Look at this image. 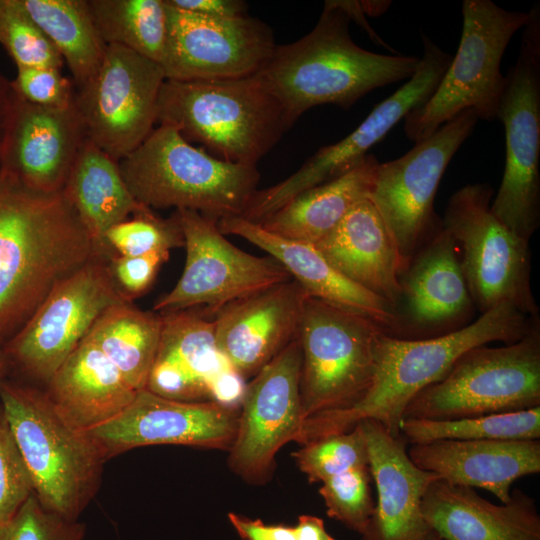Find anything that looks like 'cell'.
Segmentation results:
<instances>
[{
    "mask_svg": "<svg viewBox=\"0 0 540 540\" xmlns=\"http://www.w3.org/2000/svg\"><path fill=\"white\" fill-rule=\"evenodd\" d=\"M98 257L63 190L38 192L0 169V340Z\"/></svg>",
    "mask_w": 540,
    "mask_h": 540,
    "instance_id": "cell-1",
    "label": "cell"
},
{
    "mask_svg": "<svg viewBox=\"0 0 540 540\" xmlns=\"http://www.w3.org/2000/svg\"><path fill=\"white\" fill-rule=\"evenodd\" d=\"M539 319L508 303L499 304L451 333L421 340L394 338L381 330L375 345V370L370 389L351 408L305 419L296 442L343 433L373 420L399 437L406 406L423 388L441 380L466 351L488 343L522 339Z\"/></svg>",
    "mask_w": 540,
    "mask_h": 540,
    "instance_id": "cell-2",
    "label": "cell"
},
{
    "mask_svg": "<svg viewBox=\"0 0 540 540\" xmlns=\"http://www.w3.org/2000/svg\"><path fill=\"white\" fill-rule=\"evenodd\" d=\"M349 22L338 1H326L314 28L293 43L276 44L257 73L282 103L291 125L315 106L348 109L372 90L415 73L419 57L363 49L351 38Z\"/></svg>",
    "mask_w": 540,
    "mask_h": 540,
    "instance_id": "cell-3",
    "label": "cell"
},
{
    "mask_svg": "<svg viewBox=\"0 0 540 540\" xmlns=\"http://www.w3.org/2000/svg\"><path fill=\"white\" fill-rule=\"evenodd\" d=\"M157 123L232 163L256 165L292 126L280 100L256 73L204 81L165 80Z\"/></svg>",
    "mask_w": 540,
    "mask_h": 540,
    "instance_id": "cell-4",
    "label": "cell"
},
{
    "mask_svg": "<svg viewBox=\"0 0 540 540\" xmlns=\"http://www.w3.org/2000/svg\"><path fill=\"white\" fill-rule=\"evenodd\" d=\"M119 167L140 204L192 210L216 221L243 215L260 176L256 165L218 159L163 124Z\"/></svg>",
    "mask_w": 540,
    "mask_h": 540,
    "instance_id": "cell-5",
    "label": "cell"
},
{
    "mask_svg": "<svg viewBox=\"0 0 540 540\" xmlns=\"http://www.w3.org/2000/svg\"><path fill=\"white\" fill-rule=\"evenodd\" d=\"M0 405L40 504L78 521L100 487L107 461L101 448L59 415L46 392L2 380Z\"/></svg>",
    "mask_w": 540,
    "mask_h": 540,
    "instance_id": "cell-6",
    "label": "cell"
},
{
    "mask_svg": "<svg viewBox=\"0 0 540 540\" xmlns=\"http://www.w3.org/2000/svg\"><path fill=\"white\" fill-rule=\"evenodd\" d=\"M462 17L456 55L431 97L404 118L405 134L413 142L464 110H473L478 119H497L505 84L501 60L529 13L505 10L491 0H464Z\"/></svg>",
    "mask_w": 540,
    "mask_h": 540,
    "instance_id": "cell-7",
    "label": "cell"
},
{
    "mask_svg": "<svg viewBox=\"0 0 540 540\" xmlns=\"http://www.w3.org/2000/svg\"><path fill=\"white\" fill-rule=\"evenodd\" d=\"M535 407H540L539 324L516 342L463 353L441 380L412 398L403 417L453 420Z\"/></svg>",
    "mask_w": 540,
    "mask_h": 540,
    "instance_id": "cell-8",
    "label": "cell"
},
{
    "mask_svg": "<svg viewBox=\"0 0 540 540\" xmlns=\"http://www.w3.org/2000/svg\"><path fill=\"white\" fill-rule=\"evenodd\" d=\"M493 188L467 184L449 199L442 227L453 238L475 309L480 314L508 303L539 319L531 289L529 241L521 238L490 209Z\"/></svg>",
    "mask_w": 540,
    "mask_h": 540,
    "instance_id": "cell-9",
    "label": "cell"
},
{
    "mask_svg": "<svg viewBox=\"0 0 540 540\" xmlns=\"http://www.w3.org/2000/svg\"><path fill=\"white\" fill-rule=\"evenodd\" d=\"M381 330L364 316L307 298L297 333L303 421L351 408L366 395L374 377L375 345Z\"/></svg>",
    "mask_w": 540,
    "mask_h": 540,
    "instance_id": "cell-10",
    "label": "cell"
},
{
    "mask_svg": "<svg viewBox=\"0 0 540 540\" xmlns=\"http://www.w3.org/2000/svg\"><path fill=\"white\" fill-rule=\"evenodd\" d=\"M517 60L505 76L497 119L506 158L491 212L529 241L540 225V5L528 11Z\"/></svg>",
    "mask_w": 540,
    "mask_h": 540,
    "instance_id": "cell-11",
    "label": "cell"
},
{
    "mask_svg": "<svg viewBox=\"0 0 540 540\" xmlns=\"http://www.w3.org/2000/svg\"><path fill=\"white\" fill-rule=\"evenodd\" d=\"M477 120L473 110H464L430 136L415 142L403 156L378 163L368 199L394 238L403 268L442 228V219L434 210L436 191Z\"/></svg>",
    "mask_w": 540,
    "mask_h": 540,
    "instance_id": "cell-12",
    "label": "cell"
},
{
    "mask_svg": "<svg viewBox=\"0 0 540 540\" xmlns=\"http://www.w3.org/2000/svg\"><path fill=\"white\" fill-rule=\"evenodd\" d=\"M186 262L183 273L155 311L169 313L203 306V315H215L229 303L291 280L272 257L251 255L230 243L217 221L199 212L179 209Z\"/></svg>",
    "mask_w": 540,
    "mask_h": 540,
    "instance_id": "cell-13",
    "label": "cell"
},
{
    "mask_svg": "<svg viewBox=\"0 0 540 540\" xmlns=\"http://www.w3.org/2000/svg\"><path fill=\"white\" fill-rule=\"evenodd\" d=\"M423 56L408 81L376 105L369 115L345 138L318 149L285 180L257 190L242 217L259 223L298 194L350 171L368 150L406 115L422 106L434 93L452 56L422 34Z\"/></svg>",
    "mask_w": 540,
    "mask_h": 540,
    "instance_id": "cell-14",
    "label": "cell"
},
{
    "mask_svg": "<svg viewBox=\"0 0 540 540\" xmlns=\"http://www.w3.org/2000/svg\"><path fill=\"white\" fill-rule=\"evenodd\" d=\"M122 301L103 258L91 260L59 282L3 346L8 363L48 383L99 316Z\"/></svg>",
    "mask_w": 540,
    "mask_h": 540,
    "instance_id": "cell-15",
    "label": "cell"
},
{
    "mask_svg": "<svg viewBox=\"0 0 540 540\" xmlns=\"http://www.w3.org/2000/svg\"><path fill=\"white\" fill-rule=\"evenodd\" d=\"M164 81L160 64L107 45L96 75L75 92L86 138L112 159L125 158L153 131Z\"/></svg>",
    "mask_w": 540,
    "mask_h": 540,
    "instance_id": "cell-16",
    "label": "cell"
},
{
    "mask_svg": "<svg viewBox=\"0 0 540 540\" xmlns=\"http://www.w3.org/2000/svg\"><path fill=\"white\" fill-rule=\"evenodd\" d=\"M166 4L168 38L161 63L165 80L251 76L262 69L276 46L271 28L248 15L211 17Z\"/></svg>",
    "mask_w": 540,
    "mask_h": 540,
    "instance_id": "cell-17",
    "label": "cell"
},
{
    "mask_svg": "<svg viewBox=\"0 0 540 540\" xmlns=\"http://www.w3.org/2000/svg\"><path fill=\"white\" fill-rule=\"evenodd\" d=\"M300 370L296 338L246 384L236 434L228 449L230 468L246 481L267 479L277 452L300 433Z\"/></svg>",
    "mask_w": 540,
    "mask_h": 540,
    "instance_id": "cell-18",
    "label": "cell"
},
{
    "mask_svg": "<svg viewBox=\"0 0 540 540\" xmlns=\"http://www.w3.org/2000/svg\"><path fill=\"white\" fill-rule=\"evenodd\" d=\"M400 296L386 334L421 340L456 331L473 318L458 248L442 227L412 256L399 275Z\"/></svg>",
    "mask_w": 540,
    "mask_h": 540,
    "instance_id": "cell-19",
    "label": "cell"
},
{
    "mask_svg": "<svg viewBox=\"0 0 540 540\" xmlns=\"http://www.w3.org/2000/svg\"><path fill=\"white\" fill-rule=\"evenodd\" d=\"M237 422L236 409L215 401H181L143 389L119 415L87 433L108 460L157 444L229 449Z\"/></svg>",
    "mask_w": 540,
    "mask_h": 540,
    "instance_id": "cell-20",
    "label": "cell"
},
{
    "mask_svg": "<svg viewBox=\"0 0 540 540\" xmlns=\"http://www.w3.org/2000/svg\"><path fill=\"white\" fill-rule=\"evenodd\" d=\"M85 139L74 103L44 107L14 93L0 144V169L32 190L60 192Z\"/></svg>",
    "mask_w": 540,
    "mask_h": 540,
    "instance_id": "cell-21",
    "label": "cell"
},
{
    "mask_svg": "<svg viewBox=\"0 0 540 540\" xmlns=\"http://www.w3.org/2000/svg\"><path fill=\"white\" fill-rule=\"evenodd\" d=\"M309 296L291 279L233 301L214 315L217 348L245 381L297 338Z\"/></svg>",
    "mask_w": 540,
    "mask_h": 540,
    "instance_id": "cell-22",
    "label": "cell"
},
{
    "mask_svg": "<svg viewBox=\"0 0 540 540\" xmlns=\"http://www.w3.org/2000/svg\"><path fill=\"white\" fill-rule=\"evenodd\" d=\"M362 424L369 469L377 501L362 540H442L422 512V500L440 477L417 467L407 453V441L392 436L380 423Z\"/></svg>",
    "mask_w": 540,
    "mask_h": 540,
    "instance_id": "cell-23",
    "label": "cell"
},
{
    "mask_svg": "<svg viewBox=\"0 0 540 540\" xmlns=\"http://www.w3.org/2000/svg\"><path fill=\"white\" fill-rule=\"evenodd\" d=\"M407 453L419 468L451 484L481 488L501 503L513 483L540 472V440H439L411 444Z\"/></svg>",
    "mask_w": 540,
    "mask_h": 540,
    "instance_id": "cell-24",
    "label": "cell"
},
{
    "mask_svg": "<svg viewBox=\"0 0 540 540\" xmlns=\"http://www.w3.org/2000/svg\"><path fill=\"white\" fill-rule=\"evenodd\" d=\"M222 234L248 240L279 262L306 292L342 309L364 316L387 332L394 322V307L347 279L312 244L287 239L241 216L217 221Z\"/></svg>",
    "mask_w": 540,
    "mask_h": 540,
    "instance_id": "cell-25",
    "label": "cell"
},
{
    "mask_svg": "<svg viewBox=\"0 0 540 540\" xmlns=\"http://www.w3.org/2000/svg\"><path fill=\"white\" fill-rule=\"evenodd\" d=\"M422 512L442 540H540L536 503L518 489L497 505L474 488L438 479L423 497Z\"/></svg>",
    "mask_w": 540,
    "mask_h": 540,
    "instance_id": "cell-26",
    "label": "cell"
},
{
    "mask_svg": "<svg viewBox=\"0 0 540 540\" xmlns=\"http://www.w3.org/2000/svg\"><path fill=\"white\" fill-rule=\"evenodd\" d=\"M161 315L160 343L145 389L175 400L211 401L217 381L232 369L217 348L213 320L190 310Z\"/></svg>",
    "mask_w": 540,
    "mask_h": 540,
    "instance_id": "cell-27",
    "label": "cell"
},
{
    "mask_svg": "<svg viewBox=\"0 0 540 540\" xmlns=\"http://www.w3.org/2000/svg\"><path fill=\"white\" fill-rule=\"evenodd\" d=\"M314 246L347 279L395 309L403 263L394 238L368 198L352 207Z\"/></svg>",
    "mask_w": 540,
    "mask_h": 540,
    "instance_id": "cell-28",
    "label": "cell"
},
{
    "mask_svg": "<svg viewBox=\"0 0 540 540\" xmlns=\"http://www.w3.org/2000/svg\"><path fill=\"white\" fill-rule=\"evenodd\" d=\"M137 392L85 337L51 377L46 394L68 424L87 432L119 415Z\"/></svg>",
    "mask_w": 540,
    "mask_h": 540,
    "instance_id": "cell-29",
    "label": "cell"
},
{
    "mask_svg": "<svg viewBox=\"0 0 540 540\" xmlns=\"http://www.w3.org/2000/svg\"><path fill=\"white\" fill-rule=\"evenodd\" d=\"M63 192L102 258L110 252L104 243L106 231L145 206L127 187L119 162L87 138L76 155Z\"/></svg>",
    "mask_w": 540,
    "mask_h": 540,
    "instance_id": "cell-30",
    "label": "cell"
},
{
    "mask_svg": "<svg viewBox=\"0 0 540 540\" xmlns=\"http://www.w3.org/2000/svg\"><path fill=\"white\" fill-rule=\"evenodd\" d=\"M378 163L368 154L350 171L298 194L258 224L281 237L315 245L368 198Z\"/></svg>",
    "mask_w": 540,
    "mask_h": 540,
    "instance_id": "cell-31",
    "label": "cell"
},
{
    "mask_svg": "<svg viewBox=\"0 0 540 540\" xmlns=\"http://www.w3.org/2000/svg\"><path fill=\"white\" fill-rule=\"evenodd\" d=\"M161 331L162 315L122 301L99 316L86 338L117 367L132 388L140 391L146 388Z\"/></svg>",
    "mask_w": 540,
    "mask_h": 540,
    "instance_id": "cell-32",
    "label": "cell"
},
{
    "mask_svg": "<svg viewBox=\"0 0 540 540\" xmlns=\"http://www.w3.org/2000/svg\"><path fill=\"white\" fill-rule=\"evenodd\" d=\"M57 49L82 89L99 70L107 45L90 16L86 0H20Z\"/></svg>",
    "mask_w": 540,
    "mask_h": 540,
    "instance_id": "cell-33",
    "label": "cell"
},
{
    "mask_svg": "<svg viewBox=\"0 0 540 540\" xmlns=\"http://www.w3.org/2000/svg\"><path fill=\"white\" fill-rule=\"evenodd\" d=\"M106 45H119L161 65L168 38L165 0H86Z\"/></svg>",
    "mask_w": 540,
    "mask_h": 540,
    "instance_id": "cell-34",
    "label": "cell"
},
{
    "mask_svg": "<svg viewBox=\"0 0 540 540\" xmlns=\"http://www.w3.org/2000/svg\"><path fill=\"white\" fill-rule=\"evenodd\" d=\"M400 434L411 444L439 440L540 439V407L453 420L404 418Z\"/></svg>",
    "mask_w": 540,
    "mask_h": 540,
    "instance_id": "cell-35",
    "label": "cell"
},
{
    "mask_svg": "<svg viewBox=\"0 0 540 540\" xmlns=\"http://www.w3.org/2000/svg\"><path fill=\"white\" fill-rule=\"evenodd\" d=\"M301 446L293 457L310 483H322L343 472L369 466L361 423L350 431L324 436Z\"/></svg>",
    "mask_w": 540,
    "mask_h": 540,
    "instance_id": "cell-36",
    "label": "cell"
},
{
    "mask_svg": "<svg viewBox=\"0 0 540 540\" xmlns=\"http://www.w3.org/2000/svg\"><path fill=\"white\" fill-rule=\"evenodd\" d=\"M0 43L17 68L63 66L61 55L20 0H0Z\"/></svg>",
    "mask_w": 540,
    "mask_h": 540,
    "instance_id": "cell-37",
    "label": "cell"
},
{
    "mask_svg": "<svg viewBox=\"0 0 540 540\" xmlns=\"http://www.w3.org/2000/svg\"><path fill=\"white\" fill-rule=\"evenodd\" d=\"M125 219L110 227L104 243L119 256H139L152 252H169L184 245V238L175 214L162 219L151 208L143 206Z\"/></svg>",
    "mask_w": 540,
    "mask_h": 540,
    "instance_id": "cell-38",
    "label": "cell"
},
{
    "mask_svg": "<svg viewBox=\"0 0 540 540\" xmlns=\"http://www.w3.org/2000/svg\"><path fill=\"white\" fill-rule=\"evenodd\" d=\"M371 480L369 466L361 467L325 480L318 490L327 516L360 536L367 528L375 508Z\"/></svg>",
    "mask_w": 540,
    "mask_h": 540,
    "instance_id": "cell-39",
    "label": "cell"
},
{
    "mask_svg": "<svg viewBox=\"0 0 540 540\" xmlns=\"http://www.w3.org/2000/svg\"><path fill=\"white\" fill-rule=\"evenodd\" d=\"M86 526L46 510L34 493L0 525V540H83Z\"/></svg>",
    "mask_w": 540,
    "mask_h": 540,
    "instance_id": "cell-40",
    "label": "cell"
},
{
    "mask_svg": "<svg viewBox=\"0 0 540 540\" xmlns=\"http://www.w3.org/2000/svg\"><path fill=\"white\" fill-rule=\"evenodd\" d=\"M33 494V483L0 405V525Z\"/></svg>",
    "mask_w": 540,
    "mask_h": 540,
    "instance_id": "cell-41",
    "label": "cell"
},
{
    "mask_svg": "<svg viewBox=\"0 0 540 540\" xmlns=\"http://www.w3.org/2000/svg\"><path fill=\"white\" fill-rule=\"evenodd\" d=\"M13 92L22 99L44 107H67L74 103L73 82L52 67H19Z\"/></svg>",
    "mask_w": 540,
    "mask_h": 540,
    "instance_id": "cell-42",
    "label": "cell"
},
{
    "mask_svg": "<svg viewBox=\"0 0 540 540\" xmlns=\"http://www.w3.org/2000/svg\"><path fill=\"white\" fill-rule=\"evenodd\" d=\"M169 252H152L139 256L114 255L109 270L113 281L125 300L131 302L143 294L152 284Z\"/></svg>",
    "mask_w": 540,
    "mask_h": 540,
    "instance_id": "cell-43",
    "label": "cell"
},
{
    "mask_svg": "<svg viewBox=\"0 0 540 540\" xmlns=\"http://www.w3.org/2000/svg\"><path fill=\"white\" fill-rule=\"evenodd\" d=\"M228 519L243 540H296L294 526L265 524L260 519H251L233 512Z\"/></svg>",
    "mask_w": 540,
    "mask_h": 540,
    "instance_id": "cell-44",
    "label": "cell"
},
{
    "mask_svg": "<svg viewBox=\"0 0 540 540\" xmlns=\"http://www.w3.org/2000/svg\"><path fill=\"white\" fill-rule=\"evenodd\" d=\"M177 9L211 17L246 15L247 4L240 0H166Z\"/></svg>",
    "mask_w": 540,
    "mask_h": 540,
    "instance_id": "cell-45",
    "label": "cell"
},
{
    "mask_svg": "<svg viewBox=\"0 0 540 540\" xmlns=\"http://www.w3.org/2000/svg\"><path fill=\"white\" fill-rule=\"evenodd\" d=\"M294 527L296 540H338L327 532L323 519L314 515H300Z\"/></svg>",
    "mask_w": 540,
    "mask_h": 540,
    "instance_id": "cell-46",
    "label": "cell"
},
{
    "mask_svg": "<svg viewBox=\"0 0 540 540\" xmlns=\"http://www.w3.org/2000/svg\"><path fill=\"white\" fill-rule=\"evenodd\" d=\"M338 4L348 14L350 20H354L357 24H359L368 33V35L374 42L379 43L380 45L385 46L390 51H393V53H396L391 47L383 43L382 39L378 37V35L366 21L359 1H338Z\"/></svg>",
    "mask_w": 540,
    "mask_h": 540,
    "instance_id": "cell-47",
    "label": "cell"
},
{
    "mask_svg": "<svg viewBox=\"0 0 540 540\" xmlns=\"http://www.w3.org/2000/svg\"><path fill=\"white\" fill-rule=\"evenodd\" d=\"M14 92L11 82L0 72V144L3 138L8 113L13 100Z\"/></svg>",
    "mask_w": 540,
    "mask_h": 540,
    "instance_id": "cell-48",
    "label": "cell"
},
{
    "mask_svg": "<svg viewBox=\"0 0 540 540\" xmlns=\"http://www.w3.org/2000/svg\"><path fill=\"white\" fill-rule=\"evenodd\" d=\"M364 14L378 16L386 11L390 1H359Z\"/></svg>",
    "mask_w": 540,
    "mask_h": 540,
    "instance_id": "cell-49",
    "label": "cell"
},
{
    "mask_svg": "<svg viewBox=\"0 0 540 540\" xmlns=\"http://www.w3.org/2000/svg\"><path fill=\"white\" fill-rule=\"evenodd\" d=\"M8 365L6 355L4 353L3 346L0 345V383L3 380V376Z\"/></svg>",
    "mask_w": 540,
    "mask_h": 540,
    "instance_id": "cell-50",
    "label": "cell"
}]
</instances>
